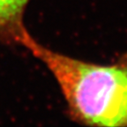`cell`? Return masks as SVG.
Returning <instances> with one entry per match:
<instances>
[{
  "instance_id": "cell-2",
  "label": "cell",
  "mask_w": 127,
  "mask_h": 127,
  "mask_svg": "<svg viewBox=\"0 0 127 127\" xmlns=\"http://www.w3.org/2000/svg\"><path fill=\"white\" fill-rule=\"evenodd\" d=\"M30 0H0V41L20 45L30 33L24 13Z\"/></svg>"
},
{
  "instance_id": "cell-1",
  "label": "cell",
  "mask_w": 127,
  "mask_h": 127,
  "mask_svg": "<svg viewBox=\"0 0 127 127\" xmlns=\"http://www.w3.org/2000/svg\"><path fill=\"white\" fill-rule=\"evenodd\" d=\"M21 46L53 75L73 121L89 126H127V53L101 65L49 49L30 33Z\"/></svg>"
}]
</instances>
